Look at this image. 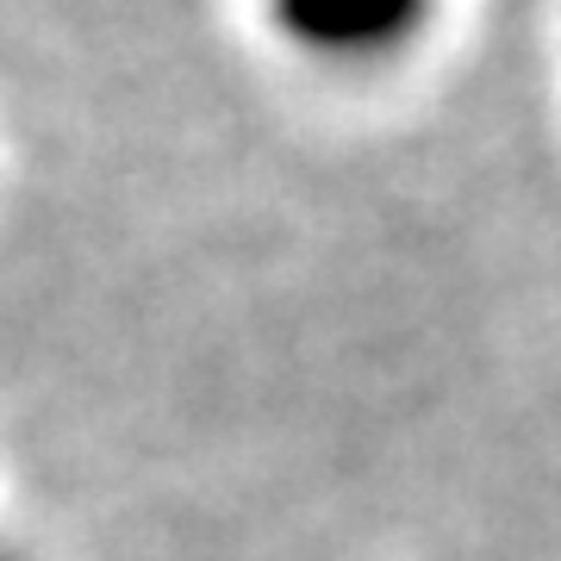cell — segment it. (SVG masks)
<instances>
[{"mask_svg": "<svg viewBox=\"0 0 561 561\" xmlns=\"http://www.w3.org/2000/svg\"><path fill=\"white\" fill-rule=\"evenodd\" d=\"M405 7L412 0H294L287 13L319 44H381L387 32H400Z\"/></svg>", "mask_w": 561, "mask_h": 561, "instance_id": "obj_1", "label": "cell"}]
</instances>
